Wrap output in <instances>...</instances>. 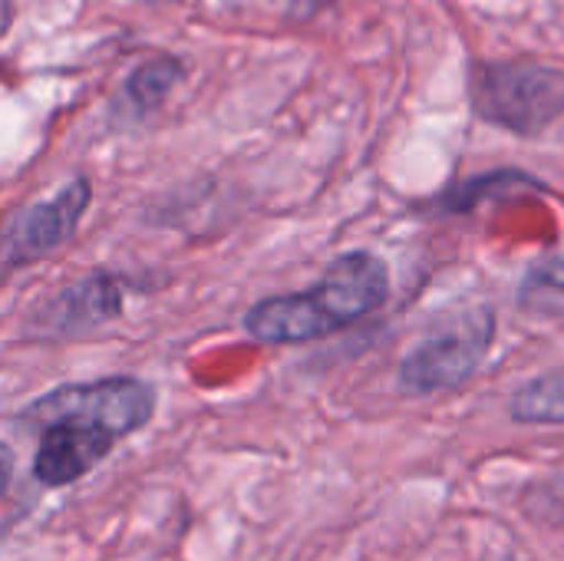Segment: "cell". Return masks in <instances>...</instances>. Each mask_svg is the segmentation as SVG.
I'll list each match as a JSON object with an SVG mask.
<instances>
[{"mask_svg": "<svg viewBox=\"0 0 564 561\" xmlns=\"http://www.w3.org/2000/svg\"><path fill=\"white\" fill-rule=\"evenodd\" d=\"M535 281H539L542 288H552V291L564 294V255H555V258L542 261V265L535 268Z\"/></svg>", "mask_w": 564, "mask_h": 561, "instance_id": "obj_9", "label": "cell"}, {"mask_svg": "<svg viewBox=\"0 0 564 561\" xmlns=\"http://www.w3.org/2000/svg\"><path fill=\"white\" fill-rule=\"evenodd\" d=\"M119 314V288L112 278L89 274L50 301L46 324L53 334H83L86 327L106 324Z\"/></svg>", "mask_w": 564, "mask_h": 561, "instance_id": "obj_6", "label": "cell"}, {"mask_svg": "<svg viewBox=\"0 0 564 561\" xmlns=\"http://www.w3.org/2000/svg\"><path fill=\"white\" fill-rule=\"evenodd\" d=\"M496 341L492 308H463L440 317L400 360V387L410 397H433L463 387L489 357Z\"/></svg>", "mask_w": 564, "mask_h": 561, "instance_id": "obj_4", "label": "cell"}, {"mask_svg": "<svg viewBox=\"0 0 564 561\" xmlns=\"http://www.w3.org/2000/svg\"><path fill=\"white\" fill-rule=\"evenodd\" d=\"M387 265L370 251H350L337 258L314 288L254 304L245 327L261 344H304L364 321L387 301Z\"/></svg>", "mask_w": 564, "mask_h": 561, "instance_id": "obj_2", "label": "cell"}, {"mask_svg": "<svg viewBox=\"0 0 564 561\" xmlns=\"http://www.w3.org/2000/svg\"><path fill=\"white\" fill-rule=\"evenodd\" d=\"M512 420L529 423V427H562L564 423V367L542 374L529 380L525 387L516 390L512 403Z\"/></svg>", "mask_w": 564, "mask_h": 561, "instance_id": "obj_7", "label": "cell"}, {"mask_svg": "<svg viewBox=\"0 0 564 561\" xmlns=\"http://www.w3.org/2000/svg\"><path fill=\"white\" fill-rule=\"evenodd\" d=\"M89 205V182L76 179L69 182L56 198L30 205L7 231V261L20 265V261H36L43 255H50L53 248L66 245L83 218Z\"/></svg>", "mask_w": 564, "mask_h": 561, "instance_id": "obj_5", "label": "cell"}, {"mask_svg": "<svg viewBox=\"0 0 564 561\" xmlns=\"http://www.w3.org/2000/svg\"><path fill=\"white\" fill-rule=\"evenodd\" d=\"M10 479H13V453L0 443V496L7 493Z\"/></svg>", "mask_w": 564, "mask_h": 561, "instance_id": "obj_10", "label": "cell"}, {"mask_svg": "<svg viewBox=\"0 0 564 561\" xmlns=\"http://www.w3.org/2000/svg\"><path fill=\"white\" fill-rule=\"evenodd\" d=\"M473 112L512 136L535 139L564 116V69L542 60H486L469 73Z\"/></svg>", "mask_w": 564, "mask_h": 561, "instance_id": "obj_3", "label": "cell"}, {"mask_svg": "<svg viewBox=\"0 0 564 561\" xmlns=\"http://www.w3.org/2000/svg\"><path fill=\"white\" fill-rule=\"evenodd\" d=\"M10 20H13V10H10V3H0V36L10 30Z\"/></svg>", "mask_w": 564, "mask_h": 561, "instance_id": "obj_11", "label": "cell"}, {"mask_svg": "<svg viewBox=\"0 0 564 561\" xmlns=\"http://www.w3.org/2000/svg\"><path fill=\"white\" fill-rule=\"evenodd\" d=\"M155 413V393L135 377H106L93 384H66L40 397L23 420L40 433L33 479L63 489L89 476L112 446L142 430Z\"/></svg>", "mask_w": 564, "mask_h": 561, "instance_id": "obj_1", "label": "cell"}, {"mask_svg": "<svg viewBox=\"0 0 564 561\" xmlns=\"http://www.w3.org/2000/svg\"><path fill=\"white\" fill-rule=\"evenodd\" d=\"M178 76H182V63L175 56H155L129 76V96L135 99L139 109H155L165 103Z\"/></svg>", "mask_w": 564, "mask_h": 561, "instance_id": "obj_8", "label": "cell"}]
</instances>
